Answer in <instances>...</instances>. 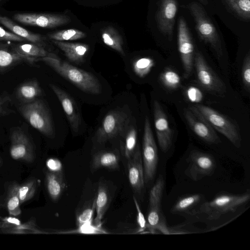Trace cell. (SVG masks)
Here are the masks:
<instances>
[{"label": "cell", "instance_id": "4dcf8cb0", "mask_svg": "<svg viewBox=\"0 0 250 250\" xmlns=\"http://www.w3.org/2000/svg\"><path fill=\"white\" fill-rule=\"evenodd\" d=\"M48 36L52 40L64 41L76 40L85 38L86 34L78 29H69L49 34Z\"/></svg>", "mask_w": 250, "mask_h": 250}, {"label": "cell", "instance_id": "4316f807", "mask_svg": "<svg viewBox=\"0 0 250 250\" xmlns=\"http://www.w3.org/2000/svg\"><path fill=\"white\" fill-rule=\"evenodd\" d=\"M15 52L29 58L37 59L48 56V52L42 45L31 43H18L11 46Z\"/></svg>", "mask_w": 250, "mask_h": 250}, {"label": "cell", "instance_id": "bcb514c9", "mask_svg": "<svg viewBox=\"0 0 250 250\" xmlns=\"http://www.w3.org/2000/svg\"><path fill=\"white\" fill-rule=\"evenodd\" d=\"M1 0H0V1H1Z\"/></svg>", "mask_w": 250, "mask_h": 250}, {"label": "cell", "instance_id": "ac0fdd59", "mask_svg": "<svg viewBox=\"0 0 250 250\" xmlns=\"http://www.w3.org/2000/svg\"><path fill=\"white\" fill-rule=\"evenodd\" d=\"M127 160L129 182L134 191L140 193L145 187V182L142 153L139 146L132 156Z\"/></svg>", "mask_w": 250, "mask_h": 250}, {"label": "cell", "instance_id": "f35d334b", "mask_svg": "<svg viewBox=\"0 0 250 250\" xmlns=\"http://www.w3.org/2000/svg\"><path fill=\"white\" fill-rule=\"evenodd\" d=\"M77 232L84 234H99L106 233L101 226L93 225L92 223L83 224L78 227Z\"/></svg>", "mask_w": 250, "mask_h": 250}, {"label": "cell", "instance_id": "277c9868", "mask_svg": "<svg viewBox=\"0 0 250 250\" xmlns=\"http://www.w3.org/2000/svg\"><path fill=\"white\" fill-rule=\"evenodd\" d=\"M19 110L25 120L42 134L50 138L54 136L52 120L42 100L39 99L31 103L22 104Z\"/></svg>", "mask_w": 250, "mask_h": 250}, {"label": "cell", "instance_id": "60d3db41", "mask_svg": "<svg viewBox=\"0 0 250 250\" xmlns=\"http://www.w3.org/2000/svg\"><path fill=\"white\" fill-rule=\"evenodd\" d=\"M26 41L20 36L8 32L0 26V41H13L22 42Z\"/></svg>", "mask_w": 250, "mask_h": 250}, {"label": "cell", "instance_id": "5bb4252c", "mask_svg": "<svg viewBox=\"0 0 250 250\" xmlns=\"http://www.w3.org/2000/svg\"><path fill=\"white\" fill-rule=\"evenodd\" d=\"M13 18L24 24L42 28H54L71 21L67 15L53 14L18 13Z\"/></svg>", "mask_w": 250, "mask_h": 250}, {"label": "cell", "instance_id": "e575fe53", "mask_svg": "<svg viewBox=\"0 0 250 250\" xmlns=\"http://www.w3.org/2000/svg\"><path fill=\"white\" fill-rule=\"evenodd\" d=\"M161 79L164 85L170 88H176L180 83L179 75L169 69L166 70L162 74Z\"/></svg>", "mask_w": 250, "mask_h": 250}, {"label": "cell", "instance_id": "52a82bcc", "mask_svg": "<svg viewBox=\"0 0 250 250\" xmlns=\"http://www.w3.org/2000/svg\"><path fill=\"white\" fill-rule=\"evenodd\" d=\"M141 153L145 182V184H148L155 177L157 168L158 155L157 146L147 116L145 118Z\"/></svg>", "mask_w": 250, "mask_h": 250}, {"label": "cell", "instance_id": "7bdbcfd3", "mask_svg": "<svg viewBox=\"0 0 250 250\" xmlns=\"http://www.w3.org/2000/svg\"><path fill=\"white\" fill-rule=\"evenodd\" d=\"M188 98L192 102H199L202 99V95L200 91L196 87H191L187 91Z\"/></svg>", "mask_w": 250, "mask_h": 250}, {"label": "cell", "instance_id": "f6af8a7d", "mask_svg": "<svg viewBox=\"0 0 250 250\" xmlns=\"http://www.w3.org/2000/svg\"><path fill=\"white\" fill-rule=\"evenodd\" d=\"M2 164H3L2 160L1 158V157H0V167H1V166L2 165Z\"/></svg>", "mask_w": 250, "mask_h": 250}, {"label": "cell", "instance_id": "603a6c76", "mask_svg": "<svg viewBox=\"0 0 250 250\" xmlns=\"http://www.w3.org/2000/svg\"><path fill=\"white\" fill-rule=\"evenodd\" d=\"M45 185L51 199L53 201L58 200L66 186L62 171H47L45 175Z\"/></svg>", "mask_w": 250, "mask_h": 250}, {"label": "cell", "instance_id": "d590c367", "mask_svg": "<svg viewBox=\"0 0 250 250\" xmlns=\"http://www.w3.org/2000/svg\"><path fill=\"white\" fill-rule=\"evenodd\" d=\"M153 65V61L150 58H143L136 60L133 63L135 72L140 77L147 74Z\"/></svg>", "mask_w": 250, "mask_h": 250}, {"label": "cell", "instance_id": "484cf974", "mask_svg": "<svg viewBox=\"0 0 250 250\" xmlns=\"http://www.w3.org/2000/svg\"><path fill=\"white\" fill-rule=\"evenodd\" d=\"M109 203V194L107 188L103 184H99L95 200L96 216L94 220L96 226H101L102 220Z\"/></svg>", "mask_w": 250, "mask_h": 250}, {"label": "cell", "instance_id": "2e32d148", "mask_svg": "<svg viewBox=\"0 0 250 250\" xmlns=\"http://www.w3.org/2000/svg\"><path fill=\"white\" fill-rule=\"evenodd\" d=\"M153 113L158 144L162 151L166 152L171 146L173 133L169 127L166 115L157 101L154 102Z\"/></svg>", "mask_w": 250, "mask_h": 250}, {"label": "cell", "instance_id": "5b68a950", "mask_svg": "<svg viewBox=\"0 0 250 250\" xmlns=\"http://www.w3.org/2000/svg\"><path fill=\"white\" fill-rule=\"evenodd\" d=\"M165 181L159 175L149 192V204L146 216V228L153 232L159 230L162 233L170 234L162 210V200Z\"/></svg>", "mask_w": 250, "mask_h": 250}, {"label": "cell", "instance_id": "4fadbf2b", "mask_svg": "<svg viewBox=\"0 0 250 250\" xmlns=\"http://www.w3.org/2000/svg\"><path fill=\"white\" fill-rule=\"evenodd\" d=\"M10 154L16 160L27 163L34 160L33 145L27 134L20 128L14 129L11 133Z\"/></svg>", "mask_w": 250, "mask_h": 250}, {"label": "cell", "instance_id": "7c38bea8", "mask_svg": "<svg viewBox=\"0 0 250 250\" xmlns=\"http://www.w3.org/2000/svg\"><path fill=\"white\" fill-rule=\"evenodd\" d=\"M184 114L188 125L199 138L210 144H218L220 142L214 128L201 115L194 105L185 109Z\"/></svg>", "mask_w": 250, "mask_h": 250}, {"label": "cell", "instance_id": "d6a6232c", "mask_svg": "<svg viewBox=\"0 0 250 250\" xmlns=\"http://www.w3.org/2000/svg\"><path fill=\"white\" fill-rule=\"evenodd\" d=\"M95 210V200H94L79 211L76 215V222L78 226L92 223V218Z\"/></svg>", "mask_w": 250, "mask_h": 250}, {"label": "cell", "instance_id": "7a4b0ae2", "mask_svg": "<svg viewBox=\"0 0 250 250\" xmlns=\"http://www.w3.org/2000/svg\"><path fill=\"white\" fill-rule=\"evenodd\" d=\"M250 199L249 192L239 194L221 193L209 201L203 202L199 207L198 213L205 214L208 220H217L226 213L235 211Z\"/></svg>", "mask_w": 250, "mask_h": 250}, {"label": "cell", "instance_id": "74e56055", "mask_svg": "<svg viewBox=\"0 0 250 250\" xmlns=\"http://www.w3.org/2000/svg\"><path fill=\"white\" fill-rule=\"evenodd\" d=\"M242 78L246 89L249 92L250 88V55L249 52L244 59L242 69Z\"/></svg>", "mask_w": 250, "mask_h": 250}, {"label": "cell", "instance_id": "d4e9b609", "mask_svg": "<svg viewBox=\"0 0 250 250\" xmlns=\"http://www.w3.org/2000/svg\"><path fill=\"white\" fill-rule=\"evenodd\" d=\"M0 23L9 29L12 33L32 43L43 46V38L39 34L34 33L19 25L9 18L0 15Z\"/></svg>", "mask_w": 250, "mask_h": 250}, {"label": "cell", "instance_id": "30bf717a", "mask_svg": "<svg viewBox=\"0 0 250 250\" xmlns=\"http://www.w3.org/2000/svg\"><path fill=\"white\" fill-rule=\"evenodd\" d=\"M129 119L124 112L112 110L104 117L96 133L97 141L104 143L119 135H122L129 125Z\"/></svg>", "mask_w": 250, "mask_h": 250}, {"label": "cell", "instance_id": "ee69618b", "mask_svg": "<svg viewBox=\"0 0 250 250\" xmlns=\"http://www.w3.org/2000/svg\"><path fill=\"white\" fill-rule=\"evenodd\" d=\"M200 0L201 2H202L204 4H206V3H207V0Z\"/></svg>", "mask_w": 250, "mask_h": 250}, {"label": "cell", "instance_id": "836d02e7", "mask_svg": "<svg viewBox=\"0 0 250 250\" xmlns=\"http://www.w3.org/2000/svg\"><path fill=\"white\" fill-rule=\"evenodd\" d=\"M36 189L37 182L35 180H29L19 186L18 194L21 204L30 199L34 195Z\"/></svg>", "mask_w": 250, "mask_h": 250}, {"label": "cell", "instance_id": "ba28073f", "mask_svg": "<svg viewBox=\"0 0 250 250\" xmlns=\"http://www.w3.org/2000/svg\"><path fill=\"white\" fill-rule=\"evenodd\" d=\"M194 62L199 84L212 94L224 95L227 90L224 83L209 67L200 52L195 53Z\"/></svg>", "mask_w": 250, "mask_h": 250}, {"label": "cell", "instance_id": "f546056e", "mask_svg": "<svg viewBox=\"0 0 250 250\" xmlns=\"http://www.w3.org/2000/svg\"><path fill=\"white\" fill-rule=\"evenodd\" d=\"M227 6L240 18L250 19V0H223Z\"/></svg>", "mask_w": 250, "mask_h": 250}, {"label": "cell", "instance_id": "44dd1931", "mask_svg": "<svg viewBox=\"0 0 250 250\" xmlns=\"http://www.w3.org/2000/svg\"><path fill=\"white\" fill-rule=\"evenodd\" d=\"M16 94L22 104H27L39 99L43 92L38 80L34 79L21 83L17 87Z\"/></svg>", "mask_w": 250, "mask_h": 250}, {"label": "cell", "instance_id": "3957f363", "mask_svg": "<svg viewBox=\"0 0 250 250\" xmlns=\"http://www.w3.org/2000/svg\"><path fill=\"white\" fill-rule=\"evenodd\" d=\"M188 8L194 18L200 38L211 46L218 58H221L223 49L220 38L205 10L196 2L189 3Z\"/></svg>", "mask_w": 250, "mask_h": 250}, {"label": "cell", "instance_id": "ffe728a7", "mask_svg": "<svg viewBox=\"0 0 250 250\" xmlns=\"http://www.w3.org/2000/svg\"><path fill=\"white\" fill-rule=\"evenodd\" d=\"M70 62L80 64L84 62V57L89 49L88 44L83 43H71L52 40Z\"/></svg>", "mask_w": 250, "mask_h": 250}, {"label": "cell", "instance_id": "cb8c5ba5", "mask_svg": "<svg viewBox=\"0 0 250 250\" xmlns=\"http://www.w3.org/2000/svg\"><path fill=\"white\" fill-rule=\"evenodd\" d=\"M120 155L111 151H102L95 154L92 160L91 168L96 170L101 168L117 169L119 167Z\"/></svg>", "mask_w": 250, "mask_h": 250}, {"label": "cell", "instance_id": "e0dca14e", "mask_svg": "<svg viewBox=\"0 0 250 250\" xmlns=\"http://www.w3.org/2000/svg\"><path fill=\"white\" fill-rule=\"evenodd\" d=\"M50 86L60 101L72 130L77 132L81 118L75 101L70 95L58 86L52 84Z\"/></svg>", "mask_w": 250, "mask_h": 250}, {"label": "cell", "instance_id": "7402d4cb", "mask_svg": "<svg viewBox=\"0 0 250 250\" xmlns=\"http://www.w3.org/2000/svg\"><path fill=\"white\" fill-rule=\"evenodd\" d=\"M203 199V195L200 194H193L183 196L178 199L170 209L173 214L187 213L194 214L198 213L195 208L199 206Z\"/></svg>", "mask_w": 250, "mask_h": 250}, {"label": "cell", "instance_id": "1f68e13d", "mask_svg": "<svg viewBox=\"0 0 250 250\" xmlns=\"http://www.w3.org/2000/svg\"><path fill=\"white\" fill-rule=\"evenodd\" d=\"M19 186L18 185H13L10 188L6 206L10 214L17 215L20 213V205L21 204L19 197L18 190Z\"/></svg>", "mask_w": 250, "mask_h": 250}, {"label": "cell", "instance_id": "8992f818", "mask_svg": "<svg viewBox=\"0 0 250 250\" xmlns=\"http://www.w3.org/2000/svg\"><path fill=\"white\" fill-rule=\"evenodd\" d=\"M194 106L213 128L225 136L235 146L240 147L239 130L233 122L210 107L198 104Z\"/></svg>", "mask_w": 250, "mask_h": 250}, {"label": "cell", "instance_id": "83f0119b", "mask_svg": "<svg viewBox=\"0 0 250 250\" xmlns=\"http://www.w3.org/2000/svg\"><path fill=\"white\" fill-rule=\"evenodd\" d=\"M122 135L123 140L121 144V150L124 156L128 159L132 156L137 146L136 129L132 125H128Z\"/></svg>", "mask_w": 250, "mask_h": 250}, {"label": "cell", "instance_id": "8fae6325", "mask_svg": "<svg viewBox=\"0 0 250 250\" xmlns=\"http://www.w3.org/2000/svg\"><path fill=\"white\" fill-rule=\"evenodd\" d=\"M178 45L184 71V77L188 78L194 65V46L186 22L180 18L178 24Z\"/></svg>", "mask_w": 250, "mask_h": 250}, {"label": "cell", "instance_id": "8d00e7d4", "mask_svg": "<svg viewBox=\"0 0 250 250\" xmlns=\"http://www.w3.org/2000/svg\"><path fill=\"white\" fill-rule=\"evenodd\" d=\"M12 102L9 94L6 92L0 93V118L15 113L12 108Z\"/></svg>", "mask_w": 250, "mask_h": 250}, {"label": "cell", "instance_id": "d6986e66", "mask_svg": "<svg viewBox=\"0 0 250 250\" xmlns=\"http://www.w3.org/2000/svg\"><path fill=\"white\" fill-rule=\"evenodd\" d=\"M36 59L14 52L8 44H0V74L6 72L17 65L25 63L33 65Z\"/></svg>", "mask_w": 250, "mask_h": 250}, {"label": "cell", "instance_id": "b9f144b4", "mask_svg": "<svg viewBox=\"0 0 250 250\" xmlns=\"http://www.w3.org/2000/svg\"><path fill=\"white\" fill-rule=\"evenodd\" d=\"M48 170L53 172L62 171V164L60 160L56 158H50L46 163Z\"/></svg>", "mask_w": 250, "mask_h": 250}, {"label": "cell", "instance_id": "f1b7e54d", "mask_svg": "<svg viewBox=\"0 0 250 250\" xmlns=\"http://www.w3.org/2000/svg\"><path fill=\"white\" fill-rule=\"evenodd\" d=\"M101 36L104 44L122 55H125L123 47L122 38L113 27L107 26L102 31Z\"/></svg>", "mask_w": 250, "mask_h": 250}, {"label": "cell", "instance_id": "9c48e42d", "mask_svg": "<svg viewBox=\"0 0 250 250\" xmlns=\"http://www.w3.org/2000/svg\"><path fill=\"white\" fill-rule=\"evenodd\" d=\"M187 162L188 166L185 173L194 181L211 176L216 167V162L212 155L196 150L190 152Z\"/></svg>", "mask_w": 250, "mask_h": 250}, {"label": "cell", "instance_id": "9a60e30c", "mask_svg": "<svg viewBox=\"0 0 250 250\" xmlns=\"http://www.w3.org/2000/svg\"><path fill=\"white\" fill-rule=\"evenodd\" d=\"M177 11L176 0H160L156 20L160 31L170 40L172 38Z\"/></svg>", "mask_w": 250, "mask_h": 250}, {"label": "cell", "instance_id": "ab89813d", "mask_svg": "<svg viewBox=\"0 0 250 250\" xmlns=\"http://www.w3.org/2000/svg\"><path fill=\"white\" fill-rule=\"evenodd\" d=\"M133 201L137 210V222L139 226V231H143L146 228V220L142 212L136 198L133 196Z\"/></svg>", "mask_w": 250, "mask_h": 250}, {"label": "cell", "instance_id": "6da1fadb", "mask_svg": "<svg viewBox=\"0 0 250 250\" xmlns=\"http://www.w3.org/2000/svg\"><path fill=\"white\" fill-rule=\"evenodd\" d=\"M52 68L82 91L92 94H99L102 87L99 80L92 73L62 61L54 53L37 59Z\"/></svg>", "mask_w": 250, "mask_h": 250}]
</instances>
